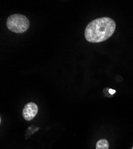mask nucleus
<instances>
[{
    "mask_svg": "<svg viewBox=\"0 0 133 149\" xmlns=\"http://www.w3.org/2000/svg\"><path fill=\"white\" fill-rule=\"evenodd\" d=\"M115 29V22L108 17H103L93 20L89 23L84 35L88 42L99 43L110 38Z\"/></svg>",
    "mask_w": 133,
    "mask_h": 149,
    "instance_id": "1",
    "label": "nucleus"
},
{
    "mask_svg": "<svg viewBox=\"0 0 133 149\" xmlns=\"http://www.w3.org/2000/svg\"><path fill=\"white\" fill-rule=\"evenodd\" d=\"M6 24L10 31L17 33H22L28 29L29 21L25 16L15 14L8 17Z\"/></svg>",
    "mask_w": 133,
    "mask_h": 149,
    "instance_id": "2",
    "label": "nucleus"
},
{
    "mask_svg": "<svg viewBox=\"0 0 133 149\" xmlns=\"http://www.w3.org/2000/svg\"><path fill=\"white\" fill-rule=\"evenodd\" d=\"M38 111V107L37 104L33 102L28 103L25 106L23 110V117L26 120H31L37 115Z\"/></svg>",
    "mask_w": 133,
    "mask_h": 149,
    "instance_id": "3",
    "label": "nucleus"
},
{
    "mask_svg": "<svg viewBox=\"0 0 133 149\" xmlns=\"http://www.w3.org/2000/svg\"><path fill=\"white\" fill-rule=\"evenodd\" d=\"M109 144L107 140L101 139L99 140L96 144V149H109Z\"/></svg>",
    "mask_w": 133,
    "mask_h": 149,
    "instance_id": "4",
    "label": "nucleus"
},
{
    "mask_svg": "<svg viewBox=\"0 0 133 149\" xmlns=\"http://www.w3.org/2000/svg\"><path fill=\"white\" fill-rule=\"evenodd\" d=\"M109 93L111 94H114L115 93H116V91L115 90H112V89H109Z\"/></svg>",
    "mask_w": 133,
    "mask_h": 149,
    "instance_id": "5",
    "label": "nucleus"
},
{
    "mask_svg": "<svg viewBox=\"0 0 133 149\" xmlns=\"http://www.w3.org/2000/svg\"><path fill=\"white\" fill-rule=\"evenodd\" d=\"M131 149H133V147H132V148H131Z\"/></svg>",
    "mask_w": 133,
    "mask_h": 149,
    "instance_id": "6",
    "label": "nucleus"
}]
</instances>
